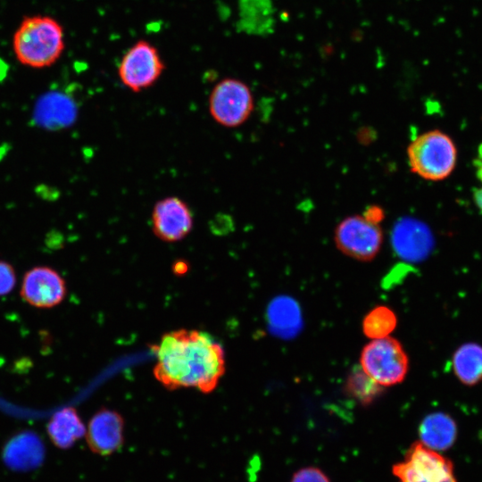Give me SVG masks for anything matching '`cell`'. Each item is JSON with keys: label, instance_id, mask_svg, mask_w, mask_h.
Here are the masks:
<instances>
[{"label": "cell", "instance_id": "ffe728a7", "mask_svg": "<svg viewBox=\"0 0 482 482\" xmlns=\"http://www.w3.org/2000/svg\"><path fill=\"white\" fill-rule=\"evenodd\" d=\"M188 263L185 260H177L172 264V270L177 275H183L188 270Z\"/></svg>", "mask_w": 482, "mask_h": 482}, {"label": "cell", "instance_id": "d6986e66", "mask_svg": "<svg viewBox=\"0 0 482 482\" xmlns=\"http://www.w3.org/2000/svg\"><path fill=\"white\" fill-rule=\"evenodd\" d=\"M366 218L370 220L371 221H374L376 223H379L384 218V212L383 210L378 206H370L366 209V211L362 213Z\"/></svg>", "mask_w": 482, "mask_h": 482}, {"label": "cell", "instance_id": "e0dca14e", "mask_svg": "<svg viewBox=\"0 0 482 482\" xmlns=\"http://www.w3.org/2000/svg\"><path fill=\"white\" fill-rule=\"evenodd\" d=\"M16 283L13 267L7 262L0 260V295L10 293Z\"/></svg>", "mask_w": 482, "mask_h": 482}, {"label": "cell", "instance_id": "7a4b0ae2", "mask_svg": "<svg viewBox=\"0 0 482 482\" xmlns=\"http://www.w3.org/2000/svg\"><path fill=\"white\" fill-rule=\"evenodd\" d=\"M64 46L62 27L56 20L46 15L24 18L12 38L16 59L34 69L54 64L61 57Z\"/></svg>", "mask_w": 482, "mask_h": 482}, {"label": "cell", "instance_id": "2e32d148", "mask_svg": "<svg viewBox=\"0 0 482 482\" xmlns=\"http://www.w3.org/2000/svg\"><path fill=\"white\" fill-rule=\"evenodd\" d=\"M397 318L392 309L386 305H378L371 309L363 318V334L370 339L389 337L395 330Z\"/></svg>", "mask_w": 482, "mask_h": 482}, {"label": "cell", "instance_id": "52a82bcc", "mask_svg": "<svg viewBox=\"0 0 482 482\" xmlns=\"http://www.w3.org/2000/svg\"><path fill=\"white\" fill-rule=\"evenodd\" d=\"M392 472L399 482H457L452 461L420 441L411 445Z\"/></svg>", "mask_w": 482, "mask_h": 482}, {"label": "cell", "instance_id": "9c48e42d", "mask_svg": "<svg viewBox=\"0 0 482 482\" xmlns=\"http://www.w3.org/2000/svg\"><path fill=\"white\" fill-rule=\"evenodd\" d=\"M193 227V212L183 199L167 196L154 204L151 229L160 240L166 243L181 241L189 235Z\"/></svg>", "mask_w": 482, "mask_h": 482}, {"label": "cell", "instance_id": "4fadbf2b", "mask_svg": "<svg viewBox=\"0 0 482 482\" xmlns=\"http://www.w3.org/2000/svg\"><path fill=\"white\" fill-rule=\"evenodd\" d=\"M46 431L55 447L67 450L85 436L86 427L77 410L70 406L57 411L51 417Z\"/></svg>", "mask_w": 482, "mask_h": 482}, {"label": "cell", "instance_id": "277c9868", "mask_svg": "<svg viewBox=\"0 0 482 482\" xmlns=\"http://www.w3.org/2000/svg\"><path fill=\"white\" fill-rule=\"evenodd\" d=\"M361 370L379 386L403 382L408 373L409 359L402 344L394 337L371 339L360 355Z\"/></svg>", "mask_w": 482, "mask_h": 482}, {"label": "cell", "instance_id": "5bb4252c", "mask_svg": "<svg viewBox=\"0 0 482 482\" xmlns=\"http://www.w3.org/2000/svg\"><path fill=\"white\" fill-rule=\"evenodd\" d=\"M420 441L435 451H445L450 448L457 437L455 420L444 412L427 415L419 428Z\"/></svg>", "mask_w": 482, "mask_h": 482}, {"label": "cell", "instance_id": "8fae6325", "mask_svg": "<svg viewBox=\"0 0 482 482\" xmlns=\"http://www.w3.org/2000/svg\"><path fill=\"white\" fill-rule=\"evenodd\" d=\"M65 295V281L55 270L50 267H34L23 277L21 296L32 306L52 308L59 304Z\"/></svg>", "mask_w": 482, "mask_h": 482}, {"label": "cell", "instance_id": "44dd1931", "mask_svg": "<svg viewBox=\"0 0 482 482\" xmlns=\"http://www.w3.org/2000/svg\"><path fill=\"white\" fill-rule=\"evenodd\" d=\"M473 197H474V202H475L477 207L478 208V210L482 213V187L478 188L474 192Z\"/></svg>", "mask_w": 482, "mask_h": 482}, {"label": "cell", "instance_id": "8992f818", "mask_svg": "<svg viewBox=\"0 0 482 482\" xmlns=\"http://www.w3.org/2000/svg\"><path fill=\"white\" fill-rule=\"evenodd\" d=\"M384 241L379 223L363 214H353L340 220L334 230L337 248L345 255L360 261L370 262L378 254Z\"/></svg>", "mask_w": 482, "mask_h": 482}, {"label": "cell", "instance_id": "7c38bea8", "mask_svg": "<svg viewBox=\"0 0 482 482\" xmlns=\"http://www.w3.org/2000/svg\"><path fill=\"white\" fill-rule=\"evenodd\" d=\"M392 236L395 251L405 260L420 261L431 247L428 230L417 222L402 221L395 227Z\"/></svg>", "mask_w": 482, "mask_h": 482}, {"label": "cell", "instance_id": "3957f363", "mask_svg": "<svg viewBox=\"0 0 482 482\" xmlns=\"http://www.w3.org/2000/svg\"><path fill=\"white\" fill-rule=\"evenodd\" d=\"M409 167L414 174L429 181L448 178L457 163V148L453 138L440 129L425 131L407 147Z\"/></svg>", "mask_w": 482, "mask_h": 482}, {"label": "cell", "instance_id": "30bf717a", "mask_svg": "<svg viewBox=\"0 0 482 482\" xmlns=\"http://www.w3.org/2000/svg\"><path fill=\"white\" fill-rule=\"evenodd\" d=\"M125 421L116 411L102 408L89 420L85 438L89 450L99 456H110L124 445Z\"/></svg>", "mask_w": 482, "mask_h": 482}, {"label": "cell", "instance_id": "5b68a950", "mask_svg": "<svg viewBox=\"0 0 482 482\" xmlns=\"http://www.w3.org/2000/svg\"><path fill=\"white\" fill-rule=\"evenodd\" d=\"M254 99L251 88L244 81L225 78L210 92L208 110L212 120L224 128L243 125L251 116Z\"/></svg>", "mask_w": 482, "mask_h": 482}, {"label": "cell", "instance_id": "ac0fdd59", "mask_svg": "<svg viewBox=\"0 0 482 482\" xmlns=\"http://www.w3.org/2000/svg\"><path fill=\"white\" fill-rule=\"evenodd\" d=\"M291 482H329V479L320 470L308 467L295 472Z\"/></svg>", "mask_w": 482, "mask_h": 482}, {"label": "cell", "instance_id": "6da1fadb", "mask_svg": "<svg viewBox=\"0 0 482 482\" xmlns=\"http://www.w3.org/2000/svg\"><path fill=\"white\" fill-rule=\"evenodd\" d=\"M155 378L166 388L194 387L212 392L225 373L221 345L206 332L178 329L164 334L154 347Z\"/></svg>", "mask_w": 482, "mask_h": 482}, {"label": "cell", "instance_id": "9a60e30c", "mask_svg": "<svg viewBox=\"0 0 482 482\" xmlns=\"http://www.w3.org/2000/svg\"><path fill=\"white\" fill-rule=\"evenodd\" d=\"M452 370L464 386H473L482 381V345L468 342L453 353Z\"/></svg>", "mask_w": 482, "mask_h": 482}, {"label": "cell", "instance_id": "ba28073f", "mask_svg": "<svg viewBox=\"0 0 482 482\" xmlns=\"http://www.w3.org/2000/svg\"><path fill=\"white\" fill-rule=\"evenodd\" d=\"M164 70L159 50L151 42L141 39L125 52L117 74L125 87L137 93L154 86Z\"/></svg>", "mask_w": 482, "mask_h": 482}]
</instances>
